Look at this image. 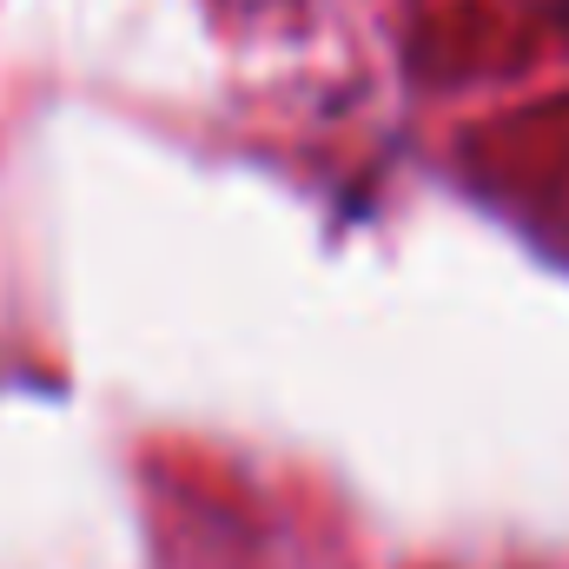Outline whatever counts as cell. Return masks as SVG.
Listing matches in <instances>:
<instances>
[{
	"instance_id": "obj_1",
	"label": "cell",
	"mask_w": 569,
	"mask_h": 569,
	"mask_svg": "<svg viewBox=\"0 0 569 569\" xmlns=\"http://www.w3.org/2000/svg\"><path fill=\"white\" fill-rule=\"evenodd\" d=\"M557 20H563V33H569V0H563V7H557Z\"/></svg>"
}]
</instances>
